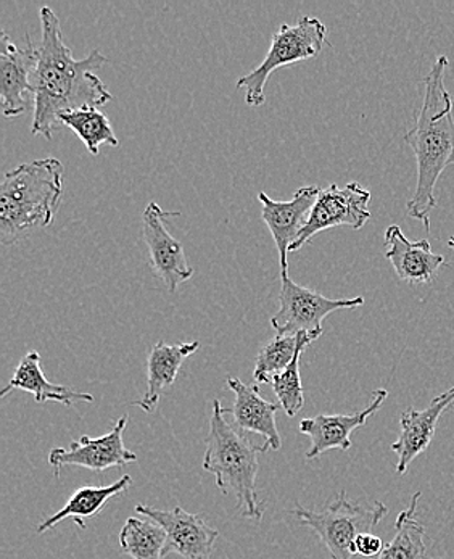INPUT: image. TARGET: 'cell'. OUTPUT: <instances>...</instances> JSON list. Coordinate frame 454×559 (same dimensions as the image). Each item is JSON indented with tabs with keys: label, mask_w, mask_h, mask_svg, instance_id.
<instances>
[{
	"label": "cell",
	"mask_w": 454,
	"mask_h": 559,
	"mask_svg": "<svg viewBox=\"0 0 454 559\" xmlns=\"http://www.w3.org/2000/svg\"><path fill=\"white\" fill-rule=\"evenodd\" d=\"M200 342L169 345L158 342L147 358V392L139 402L132 403L144 413H152L160 402L162 392L171 388L178 378L179 369L191 355L199 350Z\"/></svg>",
	"instance_id": "obj_18"
},
{
	"label": "cell",
	"mask_w": 454,
	"mask_h": 559,
	"mask_svg": "<svg viewBox=\"0 0 454 559\" xmlns=\"http://www.w3.org/2000/svg\"><path fill=\"white\" fill-rule=\"evenodd\" d=\"M132 486V477L123 476L118 479L117 483L111 486L101 487H81V489L74 490L71 495L70 500L67 501L65 507L53 514V516L47 518L44 523L37 526V534H44V532L50 531L62 523V521L71 520L80 528H86V521L96 518L111 498L117 495L127 493Z\"/></svg>",
	"instance_id": "obj_20"
},
{
	"label": "cell",
	"mask_w": 454,
	"mask_h": 559,
	"mask_svg": "<svg viewBox=\"0 0 454 559\" xmlns=\"http://www.w3.org/2000/svg\"><path fill=\"white\" fill-rule=\"evenodd\" d=\"M387 396V389H378L372 392L371 405L362 412L351 415H318L314 418L301 419L298 429L311 439L310 450L304 455L307 460L318 459L331 450H350L351 432L365 426L366 421L382 408Z\"/></svg>",
	"instance_id": "obj_14"
},
{
	"label": "cell",
	"mask_w": 454,
	"mask_h": 559,
	"mask_svg": "<svg viewBox=\"0 0 454 559\" xmlns=\"http://www.w3.org/2000/svg\"><path fill=\"white\" fill-rule=\"evenodd\" d=\"M365 305V298L324 297L294 283L289 274L280 276L279 310L271 318L277 335H297L300 332L323 335V321L337 310H354Z\"/></svg>",
	"instance_id": "obj_7"
},
{
	"label": "cell",
	"mask_w": 454,
	"mask_h": 559,
	"mask_svg": "<svg viewBox=\"0 0 454 559\" xmlns=\"http://www.w3.org/2000/svg\"><path fill=\"white\" fill-rule=\"evenodd\" d=\"M303 332L297 335H277L271 338L256 357L253 384H270L274 376L280 374L292 362L300 348Z\"/></svg>",
	"instance_id": "obj_24"
},
{
	"label": "cell",
	"mask_w": 454,
	"mask_h": 559,
	"mask_svg": "<svg viewBox=\"0 0 454 559\" xmlns=\"http://www.w3.org/2000/svg\"><path fill=\"white\" fill-rule=\"evenodd\" d=\"M449 247H450V249L454 250V236L450 237V239H449Z\"/></svg>",
	"instance_id": "obj_27"
},
{
	"label": "cell",
	"mask_w": 454,
	"mask_h": 559,
	"mask_svg": "<svg viewBox=\"0 0 454 559\" xmlns=\"http://www.w3.org/2000/svg\"><path fill=\"white\" fill-rule=\"evenodd\" d=\"M128 418L121 416L110 432L105 436H83L80 440H73L68 449H53L49 453V464L52 466L56 477L65 466L86 467V469L101 471L111 467H123L138 461V455L127 449L123 442V432L127 429Z\"/></svg>",
	"instance_id": "obj_10"
},
{
	"label": "cell",
	"mask_w": 454,
	"mask_h": 559,
	"mask_svg": "<svg viewBox=\"0 0 454 559\" xmlns=\"http://www.w3.org/2000/svg\"><path fill=\"white\" fill-rule=\"evenodd\" d=\"M205 445L203 469L215 476L216 487L223 493L236 497L237 508L242 510L247 520L261 523L264 503L256 490V476L260 453L270 452L266 443L250 442L239 429L229 425L222 402L215 400Z\"/></svg>",
	"instance_id": "obj_4"
},
{
	"label": "cell",
	"mask_w": 454,
	"mask_h": 559,
	"mask_svg": "<svg viewBox=\"0 0 454 559\" xmlns=\"http://www.w3.org/2000/svg\"><path fill=\"white\" fill-rule=\"evenodd\" d=\"M327 36V26L314 16H301L297 25H283L271 37V47L261 66L239 78L236 87L246 93V102L252 107L264 104V87L277 68L294 66L320 56Z\"/></svg>",
	"instance_id": "obj_6"
},
{
	"label": "cell",
	"mask_w": 454,
	"mask_h": 559,
	"mask_svg": "<svg viewBox=\"0 0 454 559\" xmlns=\"http://www.w3.org/2000/svg\"><path fill=\"white\" fill-rule=\"evenodd\" d=\"M371 198V191L355 181L348 182L344 188L331 185L323 189L311 210L307 226L301 230L297 242L290 247V252H297L316 234L325 229L337 228V226L361 229L371 218V212H369Z\"/></svg>",
	"instance_id": "obj_8"
},
{
	"label": "cell",
	"mask_w": 454,
	"mask_h": 559,
	"mask_svg": "<svg viewBox=\"0 0 454 559\" xmlns=\"http://www.w3.org/2000/svg\"><path fill=\"white\" fill-rule=\"evenodd\" d=\"M385 259L392 263L396 276L408 284L430 283L445 264V257L432 252L429 240L411 242L398 225L385 230Z\"/></svg>",
	"instance_id": "obj_17"
},
{
	"label": "cell",
	"mask_w": 454,
	"mask_h": 559,
	"mask_svg": "<svg viewBox=\"0 0 454 559\" xmlns=\"http://www.w3.org/2000/svg\"><path fill=\"white\" fill-rule=\"evenodd\" d=\"M437 559H440V558H437Z\"/></svg>",
	"instance_id": "obj_28"
},
{
	"label": "cell",
	"mask_w": 454,
	"mask_h": 559,
	"mask_svg": "<svg viewBox=\"0 0 454 559\" xmlns=\"http://www.w3.org/2000/svg\"><path fill=\"white\" fill-rule=\"evenodd\" d=\"M454 406V385L442 395L435 396L426 409H406L399 419V436L392 443L393 452L398 455L396 473L399 476L408 471L409 464L429 449L435 436L437 423L446 409Z\"/></svg>",
	"instance_id": "obj_15"
},
{
	"label": "cell",
	"mask_w": 454,
	"mask_h": 559,
	"mask_svg": "<svg viewBox=\"0 0 454 559\" xmlns=\"http://www.w3.org/2000/svg\"><path fill=\"white\" fill-rule=\"evenodd\" d=\"M294 513L304 527L320 537L331 559H351L358 535L374 531L387 516L389 508L381 501H375L371 508L365 507L359 501L348 500L342 490L323 511L307 510L297 503Z\"/></svg>",
	"instance_id": "obj_5"
},
{
	"label": "cell",
	"mask_w": 454,
	"mask_h": 559,
	"mask_svg": "<svg viewBox=\"0 0 454 559\" xmlns=\"http://www.w3.org/2000/svg\"><path fill=\"white\" fill-rule=\"evenodd\" d=\"M0 97L3 117L13 118L28 108V97L33 96V73L37 63V49L29 36L28 47L16 46L9 34L0 33Z\"/></svg>",
	"instance_id": "obj_13"
},
{
	"label": "cell",
	"mask_w": 454,
	"mask_h": 559,
	"mask_svg": "<svg viewBox=\"0 0 454 559\" xmlns=\"http://www.w3.org/2000/svg\"><path fill=\"white\" fill-rule=\"evenodd\" d=\"M39 20L40 43L32 80V132L52 141L53 127L63 114L84 107H104L113 96L107 84L94 74L108 62L107 57L94 49L83 60L73 59L56 12L50 7H43Z\"/></svg>",
	"instance_id": "obj_1"
},
{
	"label": "cell",
	"mask_w": 454,
	"mask_h": 559,
	"mask_svg": "<svg viewBox=\"0 0 454 559\" xmlns=\"http://www.w3.org/2000/svg\"><path fill=\"white\" fill-rule=\"evenodd\" d=\"M321 189L316 186H304L298 189L294 199L289 202H276L266 194L260 192L261 218L266 223L277 252H279L280 276H287L289 271L290 247L297 242L301 230L307 226L311 210L316 203Z\"/></svg>",
	"instance_id": "obj_12"
},
{
	"label": "cell",
	"mask_w": 454,
	"mask_h": 559,
	"mask_svg": "<svg viewBox=\"0 0 454 559\" xmlns=\"http://www.w3.org/2000/svg\"><path fill=\"white\" fill-rule=\"evenodd\" d=\"M178 215L176 212H163L157 202L148 203L142 213V237L151 255L152 270L171 294L195 273L188 262L184 247L165 226L166 218Z\"/></svg>",
	"instance_id": "obj_9"
},
{
	"label": "cell",
	"mask_w": 454,
	"mask_h": 559,
	"mask_svg": "<svg viewBox=\"0 0 454 559\" xmlns=\"http://www.w3.org/2000/svg\"><path fill=\"white\" fill-rule=\"evenodd\" d=\"M166 540L160 524L147 518H130L120 532V547L132 559L165 558Z\"/></svg>",
	"instance_id": "obj_23"
},
{
	"label": "cell",
	"mask_w": 454,
	"mask_h": 559,
	"mask_svg": "<svg viewBox=\"0 0 454 559\" xmlns=\"http://www.w3.org/2000/svg\"><path fill=\"white\" fill-rule=\"evenodd\" d=\"M59 123L70 128L84 142L91 155H98L100 145L107 144L111 147L120 145L107 115L98 108L84 107L80 110L67 111L59 118Z\"/></svg>",
	"instance_id": "obj_22"
},
{
	"label": "cell",
	"mask_w": 454,
	"mask_h": 559,
	"mask_svg": "<svg viewBox=\"0 0 454 559\" xmlns=\"http://www.w3.org/2000/svg\"><path fill=\"white\" fill-rule=\"evenodd\" d=\"M63 165L57 158L28 162L3 176L0 186V240L12 246L33 229L52 225L63 192Z\"/></svg>",
	"instance_id": "obj_3"
},
{
	"label": "cell",
	"mask_w": 454,
	"mask_h": 559,
	"mask_svg": "<svg viewBox=\"0 0 454 559\" xmlns=\"http://www.w3.org/2000/svg\"><path fill=\"white\" fill-rule=\"evenodd\" d=\"M320 337L321 335L303 332L300 348H298L292 362H290L280 374L274 376L273 381H271L274 394H276L280 406H283L284 412H286V415L290 416V418L297 416V413H300V409L303 408L304 405V391L300 374L301 354Z\"/></svg>",
	"instance_id": "obj_25"
},
{
	"label": "cell",
	"mask_w": 454,
	"mask_h": 559,
	"mask_svg": "<svg viewBox=\"0 0 454 559\" xmlns=\"http://www.w3.org/2000/svg\"><path fill=\"white\" fill-rule=\"evenodd\" d=\"M13 391L29 392L37 403L57 402L65 406H73L77 402H94V396L91 394L73 391L67 385L50 384L40 368V355L37 352H29L22 358L20 365L16 366L15 374L2 389L0 396L5 399Z\"/></svg>",
	"instance_id": "obj_19"
},
{
	"label": "cell",
	"mask_w": 454,
	"mask_h": 559,
	"mask_svg": "<svg viewBox=\"0 0 454 559\" xmlns=\"http://www.w3.org/2000/svg\"><path fill=\"white\" fill-rule=\"evenodd\" d=\"M134 511L139 516L160 524L166 532V557L178 554L184 559H212L219 532L210 527L202 514L188 513L181 507L157 510L151 504H138Z\"/></svg>",
	"instance_id": "obj_11"
},
{
	"label": "cell",
	"mask_w": 454,
	"mask_h": 559,
	"mask_svg": "<svg viewBox=\"0 0 454 559\" xmlns=\"http://www.w3.org/2000/svg\"><path fill=\"white\" fill-rule=\"evenodd\" d=\"M449 59L440 56L423 78V100L415 128L405 132V142L418 162V185L406 213L430 230V212L437 209L435 186L442 173L454 164L453 102L445 86Z\"/></svg>",
	"instance_id": "obj_2"
},
{
	"label": "cell",
	"mask_w": 454,
	"mask_h": 559,
	"mask_svg": "<svg viewBox=\"0 0 454 559\" xmlns=\"http://www.w3.org/2000/svg\"><path fill=\"white\" fill-rule=\"evenodd\" d=\"M227 389L234 392L232 408H225V413L232 415L234 425L243 432L259 433L266 440L267 449L277 452L283 447L279 429H277L276 413L279 405L270 403L260 395L256 384H246L239 378L229 376L226 381Z\"/></svg>",
	"instance_id": "obj_16"
},
{
	"label": "cell",
	"mask_w": 454,
	"mask_h": 559,
	"mask_svg": "<svg viewBox=\"0 0 454 559\" xmlns=\"http://www.w3.org/2000/svg\"><path fill=\"white\" fill-rule=\"evenodd\" d=\"M384 548V540L378 537V535L372 534V532H368V534L358 535L354 544V554L359 555V557L379 558Z\"/></svg>",
	"instance_id": "obj_26"
},
{
	"label": "cell",
	"mask_w": 454,
	"mask_h": 559,
	"mask_svg": "<svg viewBox=\"0 0 454 559\" xmlns=\"http://www.w3.org/2000/svg\"><path fill=\"white\" fill-rule=\"evenodd\" d=\"M422 493L413 495L411 503L398 514L395 521L396 534L378 559H427L426 528L416 520Z\"/></svg>",
	"instance_id": "obj_21"
}]
</instances>
